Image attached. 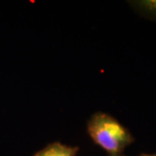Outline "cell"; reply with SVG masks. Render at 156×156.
<instances>
[{
    "instance_id": "4",
    "label": "cell",
    "mask_w": 156,
    "mask_h": 156,
    "mask_svg": "<svg viewBox=\"0 0 156 156\" xmlns=\"http://www.w3.org/2000/svg\"><path fill=\"white\" fill-rule=\"evenodd\" d=\"M140 156H156V154H142Z\"/></svg>"
},
{
    "instance_id": "1",
    "label": "cell",
    "mask_w": 156,
    "mask_h": 156,
    "mask_svg": "<svg viewBox=\"0 0 156 156\" xmlns=\"http://www.w3.org/2000/svg\"><path fill=\"white\" fill-rule=\"evenodd\" d=\"M87 132L94 143L108 156H123L125 148L134 141L130 131L115 117L97 112L87 123Z\"/></svg>"
},
{
    "instance_id": "2",
    "label": "cell",
    "mask_w": 156,
    "mask_h": 156,
    "mask_svg": "<svg viewBox=\"0 0 156 156\" xmlns=\"http://www.w3.org/2000/svg\"><path fill=\"white\" fill-rule=\"evenodd\" d=\"M78 150L77 147H71L56 141L37 152L33 156H76Z\"/></svg>"
},
{
    "instance_id": "3",
    "label": "cell",
    "mask_w": 156,
    "mask_h": 156,
    "mask_svg": "<svg viewBox=\"0 0 156 156\" xmlns=\"http://www.w3.org/2000/svg\"><path fill=\"white\" fill-rule=\"evenodd\" d=\"M140 6H141V8L143 7L146 12L151 13L154 17H156V1L140 2Z\"/></svg>"
}]
</instances>
